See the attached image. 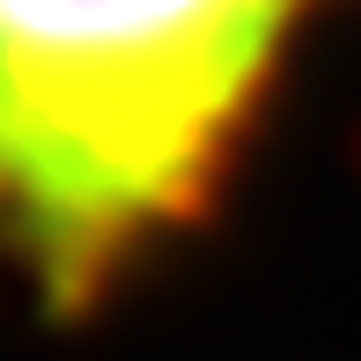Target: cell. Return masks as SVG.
Masks as SVG:
<instances>
[{
    "mask_svg": "<svg viewBox=\"0 0 361 361\" xmlns=\"http://www.w3.org/2000/svg\"><path fill=\"white\" fill-rule=\"evenodd\" d=\"M354 0H0V281L111 317L185 258Z\"/></svg>",
    "mask_w": 361,
    "mask_h": 361,
    "instance_id": "cell-1",
    "label": "cell"
}]
</instances>
